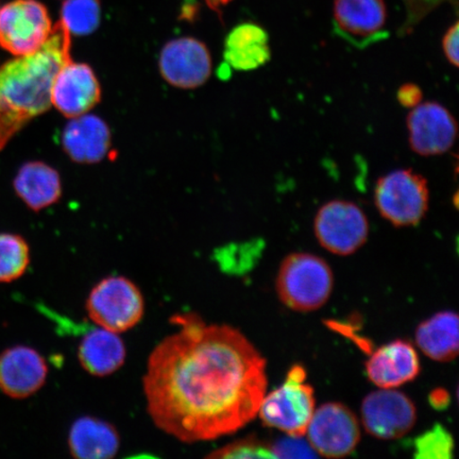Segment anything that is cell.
Wrapping results in <instances>:
<instances>
[{
	"label": "cell",
	"mask_w": 459,
	"mask_h": 459,
	"mask_svg": "<svg viewBox=\"0 0 459 459\" xmlns=\"http://www.w3.org/2000/svg\"><path fill=\"white\" fill-rule=\"evenodd\" d=\"M172 320L180 330L164 338L147 361L148 415L186 444L242 429L257 416L267 392L265 359L233 326L208 325L197 315Z\"/></svg>",
	"instance_id": "cell-1"
},
{
	"label": "cell",
	"mask_w": 459,
	"mask_h": 459,
	"mask_svg": "<svg viewBox=\"0 0 459 459\" xmlns=\"http://www.w3.org/2000/svg\"><path fill=\"white\" fill-rule=\"evenodd\" d=\"M71 33L61 22L36 53L0 67V151L24 126L51 107L57 72L71 57Z\"/></svg>",
	"instance_id": "cell-2"
},
{
	"label": "cell",
	"mask_w": 459,
	"mask_h": 459,
	"mask_svg": "<svg viewBox=\"0 0 459 459\" xmlns=\"http://www.w3.org/2000/svg\"><path fill=\"white\" fill-rule=\"evenodd\" d=\"M334 275L328 262L317 255L296 252L281 263L275 289L280 300L292 311H317L330 299Z\"/></svg>",
	"instance_id": "cell-3"
},
{
	"label": "cell",
	"mask_w": 459,
	"mask_h": 459,
	"mask_svg": "<svg viewBox=\"0 0 459 459\" xmlns=\"http://www.w3.org/2000/svg\"><path fill=\"white\" fill-rule=\"evenodd\" d=\"M301 365L292 366L282 386L265 394L257 416L264 426L292 437H303L316 410L314 389Z\"/></svg>",
	"instance_id": "cell-4"
},
{
	"label": "cell",
	"mask_w": 459,
	"mask_h": 459,
	"mask_svg": "<svg viewBox=\"0 0 459 459\" xmlns=\"http://www.w3.org/2000/svg\"><path fill=\"white\" fill-rule=\"evenodd\" d=\"M375 204L394 227H412L426 217L429 206L428 180L412 169H397L377 180Z\"/></svg>",
	"instance_id": "cell-5"
},
{
	"label": "cell",
	"mask_w": 459,
	"mask_h": 459,
	"mask_svg": "<svg viewBox=\"0 0 459 459\" xmlns=\"http://www.w3.org/2000/svg\"><path fill=\"white\" fill-rule=\"evenodd\" d=\"M86 312L100 328L120 334L140 324L145 301L139 286L122 275H113L100 281L91 290Z\"/></svg>",
	"instance_id": "cell-6"
},
{
	"label": "cell",
	"mask_w": 459,
	"mask_h": 459,
	"mask_svg": "<svg viewBox=\"0 0 459 459\" xmlns=\"http://www.w3.org/2000/svg\"><path fill=\"white\" fill-rule=\"evenodd\" d=\"M314 231L325 250L333 255L348 256L366 244L369 237V221L358 204L336 199L318 210Z\"/></svg>",
	"instance_id": "cell-7"
},
{
	"label": "cell",
	"mask_w": 459,
	"mask_h": 459,
	"mask_svg": "<svg viewBox=\"0 0 459 459\" xmlns=\"http://www.w3.org/2000/svg\"><path fill=\"white\" fill-rule=\"evenodd\" d=\"M53 28L48 8L38 0H13L0 8V48L15 56L36 53Z\"/></svg>",
	"instance_id": "cell-8"
},
{
	"label": "cell",
	"mask_w": 459,
	"mask_h": 459,
	"mask_svg": "<svg viewBox=\"0 0 459 459\" xmlns=\"http://www.w3.org/2000/svg\"><path fill=\"white\" fill-rule=\"evenodd\" d=\"M306 435L316 455L326 458L346 457L359 444V422L349 407L329 402L315 410Z\"/></svg>",
	"instance_id": "cell-9"
},
{
	"label": "cell",
	"mask_w": 459,
	"mask_h": 459,
	"mask_svg": "<svg viewBox=\"0 0 459 459\" xmlns=\"http://www.w3.org/2000/svg\"><path fill=\"white\" fill-rule=\"evenodd\" d=\"M360 412L366 432L383 440L403 437L417 421L414 402L394 388H380L366 395Z\"/></svg>",
	"instance_id": "cell-10"
},
{
	"label": "cell",
	"mask_w": 459,
	"mask_h": 459,
	"mask_svg": "<svg viewBox=\"0 0 459 459\" xmlns=\"http://www.w3.org/2000/svg\"><path fill=\"white\" fill-rule=\"evenodd\" d=\"M412 152L421 157L445 154L455 145L458 125L453 114L437 101L421 102L407 115Z\"/></svg>",
	"instance_id": "cell-11"
},
{
	"label": "cell",
	"mask_w": 459,
	"mask_h": 459,
	"mask_svg": "<svg viewBox=\"0 0 459 459\" xmlns=\"http://www.w3.org/2000/svg\"><path fill=\"white\" fill-rule=\"evenodd\" d=\"M387 16L384 0H335L333 7L334 32L361 49L388 37Z\"/></svg>",
	"instance_id": "cell-12"
},
{
	"label": "cell",
	"mask_w": 459,
	"mask_h": 459,
	"mask_svg": "<svg viewBox=\"0 0 459 459\" xmlns=\"http://www.w3.org/2000/svg\"><path fill=\"white\" fill-rule=\"evenodd\" d=\"M160 71L169 84L180 89H196L208 82L212 57L208 48L193 38L172 39L160 51Z\"/></svg>",
	"instance_id": "cell-13"
},
{
	"label": "cell",
	"mask_w": 459,
	"mask_h": 459,
	"mask_svg": "<svg viewBox=\"0 0 459 459\" xmlns=\"http://www.w3.org/2000/svg\"><path fill=\"white\" fill-rule=\"evenodd\" d=\"M101 96L100 84L88 65L66 61L56 73L51 89V106L68 118L89 113Z\"/></svg>",
	"instance_id": "cell-14"
},
{
	"label": "cell",
	"mask_w": 459,
	"mask_h": 459,
	"mask_svg": "<svg viewBox=\"0 0 459 459\" xmlns=\"http://www.w3.org/2000/svg\"><path fill=\"white\" fill-rule=\"evenodd\" d=\"M48 366L37 350L16 346L0 353V389L10 398L26 399L44 386Z\"/></svg>",
	"instance_id": "cell-15"
},
{
	"label": "cell",
	"mask_w": 459,
	"mask_h": 459,
	"mask_svg": "<svg viewBox=\"0 0 459 459\" xmlns=\"http://www.w3.org/2000/svg\"><path fill=\"white\" fill-rule=\"evenodd\" d=\"M421 365L416 349L409 342L397 340L377 348L366 361L369 380L378 388H397L414 381Z\"/></svg>",
	"instance_id": "cell-16"
},
{
	"label": "cell",
	"mask_w": 459,
	"mask_h": 459,
	"mask_svg": "<svg viewBox=\"0 0 459 459\" xmlns=\"http://www.w3.org/2000/svg\"><path fill=\"white\" fill-rule=\"evenodd\" d=\"M62 145L74 162L99 163L110 153L111 132L105 120L86 113L71 118L63 131Z\"/></svg>",
	"instance_id": "cell-17"
},
{
	"label": "cell",
	"mask_w": 459,
	"mask_h": 459,
	"mask_svg": "<svg viewBox=\"0 0 459 459\" xmlns=\"http://www.w3.org/2000/svg\"><path fill=\"white\" fill-rule=\"evenodd\" d=\"M225 60L230 68L240 72L257 70L272 59L269 36L255 22H244L232 29L225 42Z\"/></svg>",
	"instance_id": "cell-18"
},
{
	"label": "cell",
	"mask_w": 459,
	"mask_h": 459,
	"mask_svg": "<svg viewBox=\"0 0 459 459\" xmlns=\"http://www.w3.org/2000/svg\"><path fill=\"white\" fill-rule=\"evenodd\" d=\"M117 429L100 418L84 416L73 423L68 434L71 455L79 459H108L117 455Z\"/></svg>",
	"instance_id": "cell-19"
},
{
	"label": "cell",
	"mask_w": 459,
	"mask_h": 459,
	"mask_svg": "<svg viewBox=\"0 0 459 459\" xmlns=\"http://www.w3.org/2000/svg\"><path fill=\"white\" fill-rule=\"evenodd\" d=\"M127 350L117 333L105 329L91 331L79 344L78 359L82 368L94 377L113 375L125 364Z\"/></svg>",
	"instance_id": "cell-20"
},
{
	"label": "cell",
	"mask_w": 459,
	"mask_h": 459,
	"mask_svg": "<svg viewBox=\"0 0 459 459\" xmlns=\"http://www.w3.org/2000/svg\"><path fill=\"white\" fill-rule=\"evenodd\" d=\"M416 342L430 359L447 363L459 351L458 316L452 311L439 312L418 325Z\"/></svg>",
	"instance_id": "cell-21"
},
{
	"label": "cell",
	"mask_w": 459,
	"mask_h": 459,
	"mask_svg": "<svg viewBox=\"0 0 459 459\" xmlns=\"http://www.w3.org/2000/svg\"><path fill=\"white\" fill-rule=\"evenodd\" d=\"M19 197L33 211L53 205L61 197L62 186L57 171L42 162L22 166L14 179Z\"/></svg>",
	"instance_id": "cell-22"
},
{
	"label": "cell",
	"mask_w": 459,
	"mask_h": 459,
	"mask_svg": "<svg viewBox=\"0 0 459 459\" xmlns=\"http://www.w3.org/2000/svg\"><path fill=\"white\" fill-rule=\"evenodd\" d=\"M60 22L71 36H89L100 26V0H65L61 8Z\"/></svg>",
	"instance_id": "cell-23"
},
{
	"label": "cell",
	"mask_w": 459,
	"mask_h": 459,
	"mask_svg": "<svg viewBox=\"0 0 459 459\" xmlns=\"http://www.w3.org/2000/svg\"><path fill=\"white\" fill-rule=\"evenodd\" d=\"M30 263V250L20 235L0 234V283H10L24 274Z\"/></svg>",
	"instance_id": "cell-24"
},
{
	"label": "cell",
	"mask_w": 459,
	"mask_h": 459,
	"mask_svg": "<svg viewBox=\"0 0 459 459\" xmlns=\"http://www.w3.org/2000/svg\"><path fill=\"white\" fill-rule=\"evenodd\" d=\"M416 458L450 459L455 451L452 434L441 424H435L415 440Z\"/></svg>",
	"instance_id": "cell-25"
},
{
	"label": "cell",
	"mask_w": 459,
	"mask_h": 459,
	"mask_svg": "<svg viewBox=\"0 0 459 459\" xmlns=\"http://www.w3.org/2000/svg\"><path fill=\"white\" fill-rule=\"evenodd\" d=\"M208 458H274L272 445L248 436L212 452Z\"/></svg>",
	"instance_id": "cell-26"
},
{
	"label": "cell",
	"mask_w": 459,
	"mask_h": 459,
	"mask_svg": "<svg viewBox=\"0 0 459 459\" xmlns=\"http://www.w3.org/2000/svg\"><path fill=\"white\" fill-rule=\"evenodd\" d=\"M289 436V435H287ZM303 437H289L279 439L272 445L274 458H306L317 456L308 441Z\"/></svg>",
	"instance_id": "cell-27"
},
{
	"label": "cell",
	"mask_w": 459,
	"mask_h": 459,
	"mask_svg": "<svg viewBox=\"0 0 459 459\" xmlns=\"http://www.w3.org/2000/svg\"><path fill=\"white\" fill-rule=\"evenodd\" d=\"M403 2L409 11V17H407L405 24V28L409 30V28L417 24L429 11L437 7L444 0H403Z\"/></svg>",
	"instance_id": "cell-28"
},
{
	"label": "cell",
	"mask_w": 459,
	"mask_h": 459,
	"mask_svg": "<svg viewBox=\"0 0 459 459\" xmlns=\"http://www.w3.org/2000/svg\"><path fill=\"white\" fill-rule=\"evenodd\" d=\"M397 100L402 107L411 110L422 102L423 91L416 83H404L397 91Z\"/></svg>",
	"instance_id": "cell-29"
},
{
	"label": "cell",
	"mask_w": 459,
	"mask_h": 459,
	"mask_svg": "<svg viewBox=\"0 0 459 459\" xmlns=\"http://www.w3.org/2000/svg\"><path fill=\"white\" fill-rule=\"evenodd\" d=\"M459 24L455 22L449 29H447L443 39V50L446 59L450 65L458 67V38Z\"/></svg>",
	"instance_id": "cell-30"
},
{
	"label": "cell",
	"mask_w": 459,
	"mask_h": 459,
	"mask_svg": "<svg viewBox=\"0 0 459 459\" xmlns=\"http://www.w3.org/2000/svg\"><path fill=\"white\" fill-rule=\"evenodd\" d=\"M430 404L436 410H444L450 403V395L444 389H436L429 395Z\"/></svg>",
	"instance_id": "cell-31"
},
{
	"label": "cell",
	"mask_w": 459,
	"mask_h": 459,
	"mask_svg": "<svg viewBox=\"0 0 459 459\" xmlns=\"http://www.w3.org/2000/svg\"><path fill=\"white\" fill-rule=\"evenodd\" d=\"M205 2L212 10L220 13L221 8L229 4L230 0H205Z\"/></svg>",
	"instance_id": "cell-32"
}]
</instances>
